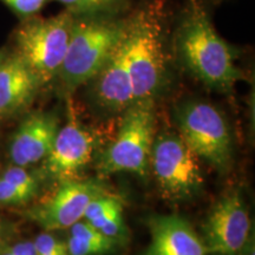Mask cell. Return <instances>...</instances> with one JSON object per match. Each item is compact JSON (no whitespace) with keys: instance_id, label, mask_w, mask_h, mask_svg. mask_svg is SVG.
I'll list each match as a JSON object with an SVG mask.
<instances>
[{"instance_id":"cell-1","label":"cell","mask_w":255,"mask_h":255,"mask_svg":"<svg viewBox=\"0 0 255 255\" xmlns=\"http://www.w3.org/2000/svg\"><path fill=\"white\" fill-rule=\"evenodd\" d=\"M171 26V50L191 77L222 94L245 79L237 50L216 32L206 0H187Z\"/></svg>"},{"instance_id":"cell-2","label":"cell","mask_w":255,"mask_h":255,"mask_svg":"<svg viewBox=\"0 0 255 255\" xmlns=\"http://www.w3.org/2000/svg\"><path fill=\"white\" fill-rule=\"evenodd\" d=\"M169 9L168 0H139L128 14L124 51L135 102H156L170 83Z\"/></svg>"},{"instance_id":"cell-3","label":"cell","mask_w":255,"mask_h":255,"mask_svg":"<svg viewBox=\"0 0 255 255\" xmlns=\"http://www.w3.org/2000/svg\"><path fill=\"white\" fill-rule=\"evenodd\" d=\"M127 19L73 17L68 50L55 79L64 95L84 87L103 66L123 39Z\"/></svg>"},{"instance_id":"cell-4","label":"cell","mask_w":255,"mask_h":255,"mask_svg":"<svg viewBox=\"0 0 255 255\" xmlns=\"http://www.w3.org/2000/svg\"><path fill=\"white\" fill-rule=\"evenodd\" d=\"M73 15L63 9L51 17L19 20L12 32V49L36 73L43 88L55 82L68 50Z\"/></svg>"},{"instance_id":"cell-5","label":"cell","mask_w":255,"mask_h":255,"mask_svg":"<svg viewBox=\"0 0 255 255\" xmlns=\"http://www.w3.org/2000/svg\"><path fill=\"white\" fill-rule=\"evenodd\" d=\"M155 105L152 100L137 101L122 113L116 139L102 152L97 163L103 176L130 171L145 177L150 173V155L155 138Z\"/></svg>"},{"instance_id":"cell-6","label":"cell","mask_w":255,"mask_h":255,"mask_svg":"<svg viewBox=\"0 0 255 255\" xmlns=\"http://www.w3.org/2000/svg\"><path fill=\"white\" fill-rule=\"evenodd\" d=\"M180 136L197 157L226 174L233 159L232 136L222 114L201 100H184L175 108Z\"/></svg>"},{"instance_id":"cell-7","label":"cell","mask_w":255,"mask_h":255,"mask_svg":"<svg viewBox=\"0 0 255 255\" xmlns=\"http://www.w3.org/2000/svg\"><path fill=\"white\" fill-rule=\"evenodd\" d=\"M150 170L164 199L183 201L201 193L203 177L196 156L182 137L171 131L161 132L152 142Z\"/></svg>"},{"instance_id":"cell-8","label":"cell","mask_w":255,"mask_h":255,"mask_svg":"<svg viewBox=\"0 0 255 255\" xmlns=\"http://www.w3.org/2000/svg\"><path fill=\"white\" fill-rule=\"evenodd\" d=\"M108 193L100 178H73L59 183L50 199L31 207L25 216L46 231L70 228L84 218L89 203Z\"/></svg>"},{"instance_id":"cell-9","label":"cell","mask_w":255,"mask_h":255,"mask_svg":"<svg viewBox=\"0 0 255 255\" xmlns=\"http://www.w3.org/2000/svg\"><path fill=\"white\" fill-rule=\"evenodd\" d=\"M251 219L238 191L229 193L213 207L203 225L207 254L239 255L251 237Z\"/></svg>"},{"instance_id":"cell-10","label":"cell","mask_w":255,"mask_h":255,"mask_svg":"<svg viewBox=\"0 0 255 255\" xmlns=\"http://www.w3.org/2000/svg\"><path fill=\"white\" fill-rule=\"evenodd\" d=\"M95 138L70 109L68 122L59 128L52 149L43 161L40 177L62 183L78 178V175L91 161L95 151Z\"/></svg>"},{"instance_id":"cell-11","label":"cell","mask_w":255,"mask_h":255,"mask_svg":"<svg viewBox=\"0 0 255 255\" xmlns=\"http://www.w3.org/2000/svg\"><path fill=\"white\" fill-rule=\"evenodd\" d=\"M84 87L88 88L92 103L105 113L122 114L135 103L126 60L124 37L103 66Z\"/></svg>"},{"instance_id":"cell-12","label":"cell","mask_w":255,"mask_h":255,"mask_svg":"<svg viewBox=\"0 0 255 255\" xmlns=\"http://www.w3.org/2000/svg\"><path fill=\"white\" fill-rule=\"evenodd\" d=\"M59 119L52 111H32L21 121L9 143L12 164L30 168L43 162L52 149Z\"/></svg>"},{"instance_id":"cell-13","label":"cell","mask_w":255,"mask_h":255,"mask_svg":"<svg viewBox=\"0 0 255 255\" xmlns=\"http://www.w3.org/2000/svg\"><path fill=\"white\" fill-rule=\"evenodd\" d=\"M43 84L28 65L8 50L0 63V121L24 113L33 103Z\"/></svg>"},{"instance_id":"cell-14","label":"cell","mask_w":255,"mask_h":255,"mask_svg":"<svg viewBox=\"0 0 255 255\" xmlns=\"http://www.w3.org/2000/svg\"><path fill=\"white\" fill-rule=\"evenodd\" d=\"M148 223L151 242L143 255H207L203 241L186 219L156 215Z\"/></svg>"},{"instance_id":"cell-15","label":"cell","mask_w":255,"mask_h":255,"mask_svg":"<svg viewBox=\"0 0 255 255\" xmlns=\"http://www.w3.org/2000/svg\"><path fill=\"white\" fill-rule=\"evenodd\" d=\"M73 17H127L133 7V0H52Z\"/></svg>"},{"instance_id":"cell-16","label":"cell","mask_w":255,"mask_h":255,"mask_svg":"<svg viewBox=\"0 0 255 255\" xmlns=\"http://www.w3.org/2000/svg\"><path fill=\"white\" fill-rule=\"evenodd\" d=\"M89 223H91L105 237L113 239L119 244L121 241H127L128 229L123 220V202L115 206L114 208L108 210L105 214Z\"/></svg>"},{"instance_id":"cell-17","label":"cell","mask_w":255,"mask_h":255,"mask_svg":"<svg viewBox=\"0 0 255 255\" xmlns=\"http://www.w3.org/2000/svg\"><path fill=\"white\" fill-rule=\"evenodd\" d=\"M69 255H104L113 252L119 242L108 238L102 241H90L70 237L66 241Z\"/></svg>"},{"instance_id":"cell-18","label":"cell","mask_w":255,"mask_h":255,"mask_svg":"<svg viewBox=\"0 0 255 255\" xmlns=\"http://www.w3.org/2000/svg\"><path fill=\"white\" fill-rule=\"evenodd\" d=\"M0 177L11 184H13V186L20 188V189L28 191V193H31L34 196H37V194L39 193V174L30 173L27 168L12 164L6 169L4 173L0 175Z\"/></svg>"},{"instance_id":"cell-19","label":"cell","mask_w":255,"mask_h":255,"mask_svg":"<svg viewBox=\"0 0 255 255\" xmlns=\"http://www.w3.org/2000/svg\"><path fill=\"white\" fill-rule=\"evenodd\" d=\"M28 191L13 186L0 177V207H20L25 206L34 199Z\"/></svg>"},{"instance_id":"cell-20","label":"cell","mask_w":255,"mask_h":255,"mask_svg":"<svg viewBox=\"0 0 255 255\" xmlns=\"http://www.w3.org/2000/svg\"><path fill=\"white\" fill-rule=\"evenodd\" d=\"M0 1L7 6L19 18V20H23L39 14L41 9L52 0H0Z\"/></svg>"},{"instance_id":"cell-21","label":"cell","mask_w":255,"mask_h":255,"mask_svg":"<svg viewBox=\"0 0 255 255\" xmlns=\"http://www.w3.org/2000/svg\"><path fill=\"white\" fill-rule=\"evenodd\" d=\"M33 244L38 255L68 251L66 242L58 240L56 237H53L52 234H49V233H41V234H39L34 239Z\"/></svg>"},{"instance_id":"cell-22","label":"cell","mask_w":255,"mask_h":255,"mask_svg":"<svg viewBox=\"0 0 255 255\" xmlns=\"http://www.w3.org/2000/svg\"><path fill=\"white\" fill-rule=\"evenodd\" d=\"M14 255H38L33 241H21L9 247Z\"/></svg>"},{"instance_id":"cell-23","label":"cell","mask_w":255,"mask_h":255,"mask_svg":"<svg viewBox=\"0 0 255 255\" xmlns=\"http://www.w3.org/2000/svg\"><path fill=\"white\" fill-rule=\"evenodd\" d=\"M254 237L251 235L239 255H254Z\"/></svg>"},{"instance_id":"cell-24","label":"cell","mask_w":255,"mask_h":255,"mask_svg":"<svg viewBox=\"0 0 255 255\" xmlns=\"http://www.w3.org/2000/svg\"><path fill=\"white\" fill-rule=\"evenodd\" d=\"M0 255H14L9 247H1L0 248Z\"/></svg>"},{"instance_id":"cell-25","label":"cell","mask_w":255,"mask_h":255,"mask_svg":"<svg viewBox=\"0 0 255 255\" xmlns=\"http://www.w3.org/2000/svg\"><path fill=\"white\" fill-rule=\"evenodd\" d=\"M8 52V49H6V47H2V49H0V63L2 62V59L5 58L6 55H7Z\"/></svg>"},{"instance_id":"cell-26","label":"cell","mask_w":255,"mask_h":255,"mask_svg":"<svg viewBox=\"0 0 255 255\" xmlns=\"http://www.w3.org/2000/svg\"><path fill=\"white\" fill-rule=\"evenodd\" d=\"M44 255H69L68 251H62V252H56V253H50V254H44Z\"/></svg>"},{"instance_id":"cell-27","label":"cell","mask_w":255,"mask_h":255,"mask_svg":"<svg viewBox=\"0 0 255 255\" xmlns=\"http://www.w3.org/2000/svg\"><path fill=\"white\" fill-rule=\"evenodd\" d=\"M2 247V228L0 226V248Z\"/></svg>"}]
</instances>
